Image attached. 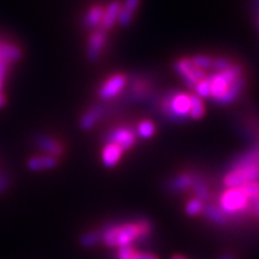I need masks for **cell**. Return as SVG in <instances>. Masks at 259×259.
Wrapping results in <instances>:
<instances>
[{
    "instance_id": "15",
    "label": "cell",
    "mask_w": 259,
    "mask_h": 259,
    "mask_svg": "<svg viewBox=\"0 0 259 259\" xmlns=\"http://www.w3.org/2000/svg\"><path fill=\"white\" fill-rule=\"evenodd\" d=\"M245 85H246L245 77L244 76L239 77L238 79H235L234 82L229 84L228 89H227L225 95H223L216 103H218V105L226 106V105H229V103L234 102L235 100L240 96V94L242 93V90H244Z\"/></svg>"
},
{
    "instance_id": "9",
    "label": "cell",
    "mask_w": 259,
    "mask_h": 259,
    "mask_svg": "<svg viewBox=\"0 0 259 259\" xmlns=\"http://www.w3.org/2000/svg\"><path fill=\"white\" fill-rule=\"evenodd\" d=\"M21 50L14 44L0 41V82L9 72V66L15 61L21 59Z\"/></svg>"
},
{
    "instance_id": "16",
    "label": "cell",
    "mask_w": 259,
    "mask_h": 259,
    "mask_svg": "<svg viewBox=\"0 0 259 259\" xmlns=\"http://www.w3.org/2000/svg\"><path fill=\"white\" fill-rule=\"evenodd\" d=\"M121 4L119 2H112L107 5L105 8V12H103V17L101 21V24H100V28L103 29V30H111V29L114 27L116 21H118L119 12H120Z\"/></svg>"
},
{
    "instance_id": "28",
    "label": "cell",
    "mask_w": 259,
    "mask_h": 259,
    "mask_svg": "<svg viewBox=\"0 0 259 259\" xmlns=\"http://www.w3.org/2000/svg\"><path fill=\"white\" fill-rule=\"evenodd\" d=\"M134 16H135V12L130 11V10L125 9L124 6L121 5L116 23L120 25V27H127V25L132 22V19H134Z\"/></svg>"
},
{
    "instance_id": "30",
    "label": "cell",
    "mask_w": 259,
    "mask_h": 259,
    "mask_svg": "<svg viewBox=\"0 0 259 259\" xmlns=\"http://www.w3.org/2000/svg\"><path fill=\"white\" fill-rule=\"evenodd\" d=\"M137 225V228H138V239H143L147 236L149 233H150V223L147 222V221H141L138 223H136Z\"/></svg>"
},
{
    "instance_id": "25",
    "label": "cell",
    "mask_w": 259,
    "mask_h": 259,
    "mask_svg": "<svg viewBox=\"0 0 259 259\" xmlns=\"http://www.w3.org/2000/svg\"><path fill=\"white\" fill-rule=\"evenodd\" d=\"M192 63L196 65L197 67H199L200 70H209L212 66V58L209 56H204V54H198V56H194L192 59Z\"/></svg>"
},
{
    "instance_id": "20",
    "label": "cell",
    "mask_w": 259,
    "mask_h": 259,
    "mask_svg": "<svg viewBox=\"0 0 259 259\" xmlns=\"http://www.w3.org/2000/svg\"><path fill=\"white\" fill-rule=\"evenodd\" d=\"M135 131H136V135H137L138 137H141L143 139H149V138L153 137V136L155 135V132H156V126H155L153 121L143 120V121L138 122L137 126H136Z\"/></svg>"
},
{
    "instance_id": "29",
    "label": "cell",
    "mask_w": 259,
    "mask_h": 259,
    "mask_svg": "<svg viewBox=\"0 0 259 259\" xmlns=\"http://www.w3.org/2000/svg\"><path fill=\"white\" fill-rule=\"evenodd\" d=\"M100 241V235L97 233L90 232L84 234L82 238H80V244H82L84 247H93L96 244H99Z\"/></svg>"
},
{
    "instance_id": "37",
    "label": "cell",
    "mask_w": 259,
    "mask_h": 259,
    "mask_svg": "<svg viewBox=\"0 0 259 259\" xmlns=\"http://www.w3.org/2000/svg\"><path fill=\"white\" fill-rule=\"evenodd\" d=\"M222 259H233V258H231V257H225V258H222Z\"/></svg>"
},
{
    "instance_id": "11",
    "label": "cell",
    "mask_w": 259,
    "mask_h": 259,
    "mask_svg": "<svg viewBox=\"0 0 259 259\" xmlns=\"http://www.w3.org/2000/svg\"><path fill=\"white\" fill-rule=\"evenodd\" d=\"M109 111V107L106 105H96L90 107L79 119V127L84 131H89L106 116Z\"/></svg>"
},
{
    "instance_id": "36",
    "label": "cell",
    "mask_w": 259,
    "mask_h": 259,
    "mask_svg": "<svg viewBox=\"0 0 259 259\" xmlns=\"http://www.w3.org/2000/svg\"><path fill=\"white\" fill-rule=\"evenodd\" d=\"M171 259H186V258H184V257H181V255H174L173 258Z\"/></svg>"
},
{
    "instance_id": "14",
    "label": "cell",
    "mask_w": 259,
    "mask_h": 259,
    "mask_svg": "<svg viewBox=\"0 0 259 259\" xmlns=\"http://www.w3.org/2000/svg\"><path fill=\"white\" fill-rule=\"evenodd\" d=\"M122 153H124V151H122V149L119 147V145L112 143V142H107L105 147H103L101 155L102 163L108 168L116 166L118 162L120 161Z\"/></svg>"
},
{
    "instance_id": "5",
    "label": "cell",
    "mask_w": 259,
    "mask_h": 259,
    "mask_svg": "<svg viewBox=\"0 0 259 259\" xmlns=\"http://www.w3.org/2000/svg\"><path fill=\"white\" fill-rule=\"evenodd\" d=\"M128 89L122 95V100L128 102H142L154 95L153 79L144 76H135L127 79Z\"/></svg>"
},
{
    "instance_id": "18",
    "label": "cell",
    "mask_w": 259,
    "mask_h": 259,
    "mask_svg": "<svg viewBox=\"0 0 259 259\" xmlns=\"http://www.w3.org/2000/svg\"><path fill=\"white\" fill-rule=\"evenodd\" d=\"M103 12H105V8L102 5H93L87 14L84 15L83 17V25L87 29H96L100 28V24H101Z\"/></svg>"
},
{
    "instance_id": "21",
    "label": "cell",
    "mask_w": 259,
    "mask_h": 259,
    "mask_svg": "<svg viewBox=\"0 0 259 259\" xmlns=\"http://www.w3.org/2000/svg\"><path fill=\"white\" fill-rule=\"evenodd\" d=\"M194 177L191 174H181L170 183V189L174 191H183L192 186Z\"/></svg>"
},
{
    "instance_id": "12",
    "label": "cell",
    "mask_w": 259,
    "mask_h": 259,
    "mask_svg": "<svg viewBox=\"0 0 259 259\" xmlns=\"http://www.w3.org/2000/svg\"><path fill=\"white\" fill-rule=\"evenodd\" d=\"M34 144L40 149L41 151H44L45 154H47L48 156L58 158L64 154V147L61 145L60 142H58L57 139L50 137V136L45 135H38L34 138Z\"/></svg>"
},
{
    "instance_id": "7",
    "label": "cell",
    "mask_w": 259,
    "mask_h": 259,
    "mask_svg": "<svg viewBox=\"0 0 259 259\" xmlns=\"http://www.w3.org/2000/svg\"><path fill=\"white\" fill-rule=\"evenodd\" d=\"M128 77L124 73H115L108 77L105 82L101 84L97 96L102 101H109L116 97L119 94L122 93V90L127 85Z\"/></svg>"
},
{
    "instance_id": "8",
    "label": "cell",
    "mask_w": 259,
    "mask_h": 259,
    "mask_svg": "<svg viewBox=\"0 0 259 259\" xmlns=\"http://www.w3.org/2000/svg\"><path fill=\"white\" fill-rule=\"evenodd\" d=\"M106 142H112L119 145L122 151L130 150L134 147L136 141H137V135H136L135 127L130 126H116L107 132L105 136Z\"/></svg>"
},
{
    "instance_id": "17",
    "label": "cell",
    "mask_w": 259,
    "mask_h": 259,
    "mask_svg": "<svg viewBox=\"0 0 259 259\" xmlns=\"http://www.w3.org/2000/svg\"><path fill=\"white\" fill-rule=\"evenodd\" d=\"M57 164H58V160L56 157L48 156V155H38V156L29 158L27 166L30 170L40 171V170L52 169V168L57 167Z\"/></svg>"
},
{
    "instance_id": "39",
    "label": "cell",
    "mask_w": 259,
    "mask_h": 259,
    "mask_svg": "<svg viewBox=\"0 0 259 259\" xmlns=\"http://www.w3.org/2000/svg\"><path fill=\"white\" fill-rule=\"evenodd\" d=\"M257 205H258V209H259V200L257 202Z\"/></svg>"
},
{
    "instance_id": "10",
    "label": "cell",
    "mask_w": 259,
    "mask_h": 259,
    "mask_svg": "<svg viewBox=\"0 0 259 259\" xmlns=\"http://www.w3.org/2000/svg\"><path fill=\"white\" fill-rule=\"evenodd\" d=\"M107 31L101 28L94 29L87 45V58L90 61H96L106 47Z\"/></svg>"
},
{
    "instance_id": "38",
    "label": "cell",
    "mask_w": 259,
    "mask_h": 259,
    "mask_svg": "<svg viewBox=\"0 0 259 259\" xmlns=\"http://www.w3.org/2000/svg\"><path fill=\"white\" fill-rule=\"evenodd\" d=\"M2 83H3V82H0V90H2Z\"/></svg>"
},
{
    "instance_id": "6",
    "label": "cell",
    "mask_w": 259,
    "mask_h": 259,
    "mask_svg": "<svg viewBox=\"0 0 259 259\" xmlns=\"http://www.w3.org/2000/svg\"><path fill=\"white\" fill-rule=\"evenodd\" d=\"M174 70L183 78L184 83L191 89H193L199 80L205 79L208 76L203 70L197 67L190 58H183V59L177 60L174 63Z\"/></svg>"
},
{
    "instance_id": "26",
    "label": "cell",
    "mask_w": 259,
    "mask_h": 259,
    "mask_svg": "<svg viewBox=\"0 0 259 259\" xmlns=\"http://www.w3.org/2000/svg\"><path fill=\"white\" fill-rule=\"evenodd\" d=\"M204 203L198 198L191 199L186 205V213L190 216H197L203 211Z\"/></svg>"
},
{
    "instance_id": "34",
    "label": "cell",
    "mask_w": 259,
    "mask_h": 259,
    "mask_svg": "<svg viewBox=\"0 0 259 259\" xmlns=\"http://www.w3.org/2000/svg\"><path fill=\"white\" fill-rule=\"evenodd\" d=\"M132 259H158V258L149 253H135Z\"/></svg>"
},
{
    "instance_id": "13",
    "label": "cell",
    "mask_w": 259,
    "mask_h": 259,
    "mask_svg": "<svg viewBox=\"0 0 259 259\" xmlns=\"http://www.w3.org/2000/svg\"><path fill=\"white\" fill-rule=\"evenodd\" d=\"M206 78L209 79L210 85H211V99L215 102H218L226 94L231 82L226 78L222 72H213L211 74H208Z\"/></svg>"
},
{
    "instance_id": "33",
    "label": "cell",
    "mask_w": 259,
    "mask_h": 259,
    "mask_svg": "<svg viewBox=\"0 0 259 259\" xmlns=\"http://www.w3.org/2000/svg\"><path fill=\"white\" fill-rule=\"evenodd\" d=\"M9 187V177L8 174L0 171V193H3Z\"/></svg>"
},
{
    "instance_id": "23",
    "label": "cell",
    "mask_w": 259,
    "mask_h": 259,
    "mask_svg": "<svg viewBox=\"0 0 259 259\" xmlns=\"http://www.w3.org/2000/svg\"><path fill=\"white\" fill-rule=\"evenodd\" d=\"M192 187H193V192L197 196V198L202 200V202H205V200L210 199V192L208 187H206L205 184H204L200 179H198V178H194Z\"/></svg>"
},
{
    "instance_id": "24",
    "label": "cell",
    "mask_w": 259,
    "mask_h": 259,
    "mask_svg": "<svg viewBox=\"0 0 259 259\" xmlns=\"http://www.w3.org/2000/svg\"><path fill=\"white\" fill-rule=\"evenodd\" d=\"M194 95H197L200 99H208L211 97V85L208 78L199 80L194 87Z\"/></svg>"
},
{
    "instance_id": "35",
    "label": "cell",
    "mask_w": 259,
    "mask_h": 259,
    "mask_svg": "<svg viewBox=\"0 0 259 259\" xmlns=\"http://www.w3.org/2000/svg\"><path fill=\"white\" fill-rule=\"evenodd\" d=\"M5 102H6V99H5V96L3 95L2 93H0V107H3L5 105Z\"/></svg>"
},
{
    "instance_id": "1",
    "label": "cell",
    "mask_w": 259,
    "mask_h": 259,
    "mask_svg": "<svg viewBox=\"0 0 259 259\" xmlns=\"http://www.w3.org/2000/svg\"><path fill=\"white\" fill-rule=\"evenodd\" d=\"M153 105L161 112L162 116L171 122H183L190 119V94L169 90Z\"/></svg>"
},
{
    "instance_id": "19",
    "label": "cell",
    "mask_w": 259,
    "mask_h": 259,
    "mask_svg": "<svg viewBox=\"0 0 259 259\" xmlns=\"http://www.w3.org/2000/svg\"><path fill=\"white\" fill-rule=\"evenodd\" d=\"M191 100V109H190V119L193 120H199L202 119L204 114H205V107H204V102L202 99L194 94H190Z\"/></svg>"
},
{
    "instance_id": "27",
    "label": "cell",
    "mask_w": 259,
    "mask_h": 259,
    "mask_svg": "<svg viewBox=\"0 0 259 259\" xmlns=\"http://www.w3.org/2000/svg\"><path fill=\"white\" fill-rule=\"evenodd\" d=\"M233 64L234 63H233L231 59H228V58L219 57V58H215V59H212L211 69L215 71V72H221V71L229 69Z\"/></svg>"
},
{
    "instance_id": "22",
    "label": "cell",
    "mask_w": 259,
    "mask_h": 259,
    "mask_svg": "<svg viewBox=\"0 0 259 259\" xmlns=\"http://www.w3.org/2000/svg\"><path fill=\"white\" fill-rule=\"evenodd\" d=\"M204 215H205L206 219L211 220V221L219 223V225H223V223L227 222L226 215L221 211V209H218L215 205H206L204 206L203 209Z\"/></svg>"
},
{
    "instance_id": "4",
    "label": "cell",
    "mask_w": 259,
    "mask_h": 259,
    "mask_svg": "<svg viewBox=\"0 0 259 259\" xmlns=\"http://www.w3.org/2000/svg\"><path fill=\"white\" fill-rule=\"evenodd\" d=\"M136 239H138V228L135 223L116 226L109 228L103 235V241L109 247H122L130 245Z\"/></svg>"
},
{
    "instance_id": "3",
    "label": "cell",
    "mask_w": 259,
    "mask_h": 259,
    "mask_svg": "<svg viewBox=\"0 0 259 259\" xmlns=\"http://www.w3.org/2000/svg\"><path fill=\"white\" fill-rule=\"evenodd\" d=\"M250 203V199L242 187H234L222 193L221 199H220V209L225 215L227 213L234 215V213L245 211Z\"/></svg>"
},
{
    "instance_id": "2",
    "label": "cell",
    "mask_w": 259,
    "mask_h": 259,
    "mask_svg": "<svg viewBox=\"0 0 259 259\" xmlns=\"http://www.w3.org/2000/svg\"><path fill=\"white\" fill-rule=\"evenodd\" d=\"M259 162L251 164H233L231 170L223 178V184L227 189L244 186L248 183L258 181Z\"/></svg>"
},
{
    "instance_id": "31",
    "label": "cell",
    "mask_w": 259,
    "mask_h": 259,
    "mask_svg": "<svg viewBox=\"0 0 259 259\" xmlns=\"http://www.w3.org/2000/svg\"><path fill=\"white\" fill-rule=\"evenodd\" d=\"M135 253L136 252L134 251V248H132L130 245L122 246V247H119L118 258L119 259H132Z\"/></svg>"
},
{
    "instance_id": "32",
    "label": "cell",
    "mask_w": 259,
    "mask_h": 259,
    "mask_svg": "<svg viewBox=\"0 0 259 259\" xmlns=\"http://www.w3.org/2000/svg\"><path fill=\"white\" fill-rule=\"evenodd\" d=\"M139 3H141V0H125L124 2V8L130 10V11L132 12H136L137 11L138 6H139Z\"/></svg>"
}]
</instances>
